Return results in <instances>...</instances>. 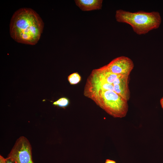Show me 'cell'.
<instances>
[{
  "instance_id": "30bf717a",
  "label": "cell",
  "mask_w": 163,
  "mask_h": 163,
  "mask_svg": "<svg viewBox=\"0 0 163 163\" xmlns=\"http://www.w3.org/2000/svg\"><path fill=\"white\" fill-rule=\"evenodd\" d=\"M0 163H6V158L1 155H0Z\"/></svg>"
},
{
  "instance_id": "9c48e42d",
  "label": "cell",
  "mask_w": 163,
  "mask_h": 163,
  "mask_svg": "<svg viewBox=\"0 0 163 163\" xmlns=\"http://www.w3.org/2000/svg\"><path fill=\"white\" fill-rule=\"evenodd\" d=\"M69 101L68 98L62 97L53 102V104L60 107L65 108L69 105Z\"/></svg>"
},
{
  "instance_id": "7c38bea8",
  "label": "cell",
  "mask_w": 163,
  "mask_h": 163,
  "mask_svg": "<svg viewBox=\"0 0 163 163\" xmlns=\"http://www.w3.org/2000/svg\"><path fill=\"white\" fill-rule=\"evenodd\" d=\"M6 158V163H14L13 161L10 158L7 157Z\"/></svg>"
},
{
  "instance_id": "7a4b0ae2",
  "label": "cell",
  "mask_w": 163,
  "mask_h": 163,
  "mask_svg": "<svg viewBox=\"0 0 163 163\" xmlns=\"http://www.w3.org/2000/svg\"><path fill=\"white\" fill-rule=\"evenodd\" d=\"M115 18L118 22L130 25L133 31L139 35L145 34L158 28L161 22L159 13L154 11H139L132 12L119 9L116 11Z\"/></svg>"
},
{
  "instance_id": "52a82bcc",
  "label": "cell",
  "mask_w": 163,
  "mask_h": 163,
  "mask_svg": "<svg viewBox=\"0 0 163 163\" xmlns=\"http://www.w3.org/2000/svg\"><path fill=\"white\" fill-rule=\"evenodd\" d=\"M128 83L129 79L119 84L114 85V91L127 101L130 98Z\"/></svg>"
},
{
  "instance_id": "ba28073f",
  "label": "cell",
  "mask_w": 163,
  "mask_h": 163,
  "mask_svg": "<svg viewBox=\"0 0 163 163\" xmlns=\"http://www.w3.org/2000/svg\"><path fill=\"white\" fill-rule=\"evenodd\" d=\"M81 77L77 72H74L69 75L68 77V80L70 85H75L81 81Z\"/></svg>"
},
{
  "instance_id": "8fae6325",
  "label": "cell",
  "mask_w": 163,
  "mask_h": 163,
  "mask_svg": "<svg viewBox=\"0 0 163 163\" xmlns=\"http://www.w3.org/2000/svg\"><path fill=\"white\" fill-rule=\"evenodd\" d=\"M105 163H116V162L113 160L107 159L105 161Z\"/></svg>"
},
{
  "instance_id": "277c9868",
  "label": "cell",
  "mask_w": 163,
  "mask_h": 163,
  "mask_svg": "<svg viewBox=\"0 0 163 163\" xmlns=\"http://www.w3.org/2000/svg\"><path fill=\"white\" fill-rule=\"evenodd\" d=\"M31 149L28 140L21 136L16 140L7 157L11 159L14 163H34Z\"/></svg>"
},
{
  "instance_id": "8992f818",
  "label": "cell",
  "mask_w": 163,
  "mask_h": 163,
  "mask_svg": "<svg viewBox=\"0 0 163 163\" xmlns=\"http://www.w3.org/2000/svg\"><path fill=\"white\" fill-rule=\"evenodd\" d=\"M76 5L83 11L100 10L102 6V0H75Z\"/></svg>"
},
{
  "instance_id": "3957f363",
  "label": "cell",
  "mask_w": 163,
  "mask_h": 163,
  "mask_svg": "<svg viewBox=\"0 0 163 163\" xmlns=\"http://www.w3.org/2000/svg\"><path fill=\"white\" fill-rule=\"evenodd\" d=\"M84 95L114 117H124L127 113L128 101L113 91L100 90Z\"/></svg>"
},
{
  "instance_id": "5b68a950",
  "label": "cell",
  "mask_w": 163,
  "mask_h": 163,
  "mask_svg": "<svg viewBox=\"0 0 163 163\" xmlns=\"http://www.w3.org/2000/svg\"><path fill=\"white\" fill-rule=\"evenodd\" d=\"M134 67L132 60L124 56L116 57L108 64L101 67L104 69L113 74L129 75Z\"/></svg>"
},
{
  "instance_id": "6da1fadb",
  "label": "cell",
  "mask_w": 163,
  "mask_h": 163,
  "mask_svg": "<svg viewBox=\"0 0 163 163\" xmlns=\"http://www.w3.org/2000/svg\"><path fill=\"white\" fill-rule=\"evenodd\" d=\"M43 27V20L36 12L30 8H21L11 18L10 34L18 43L34 45L39 40Z\"/></svg>"
},
{
  "instance_id": "4fadbf2b",
  "label": "cell",
  "mask_w": 163,
  "mask_h": 163,
  "mask_svg": "<svg viewBox=\"0 0 163 163\" xmlns=\"http://www.w3.org/2000/svg\"><path fill=\"white\" fill-rule=\"evenodd\" d=\"M160 103L162 108L163 109V97L161 99Z\"/></svg>"
}]
</instances>
